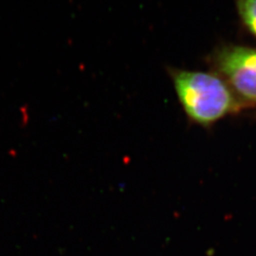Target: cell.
I'll return each mask as SVG.
<instances>
[{
	"mask_svg": "<svg viewBox=\"0 0 256 256\" xmlns=\"http://www.w3.org/2000/svg\"><path fill=\"white\" fill-rule=\"evenodd\" d=\"M178 100L190 120L208 128L243 110L234 93L214 72L168 68Z\"/></svg>",
	"mask_w": 256,
	"mask_h": 256,
	"instance_id": "obj_1",
	"label": "cell"
},
{
	"mask_svg": "<svg viewBox=\"0 0 256 256\" xmlns=\"http://www.w3.org/2000/svg\"><path fill=\"white\" fill-rule=\"evenodd\" d=\"M212 72L227 82L243 110L256 108V48L225 44L209 55Z\"/></svg>",
	"mask_w": 256,
	"mask_h": 256,
	"instance_id": "obj_2",
	"label": "cell"
},
{
	"mask_svg": "<svg viewBox=\"0 0 256 256\" xmlns=\"http://www.w3.org/2000/svg\"><path fill=\"white\" fill-rule=\"evenodd\" d=\"M234 3L243 27L256 37V0H234Z\"/></svg>",
	"mask_w": 256,
	"mask_h": 256,
	"instance_id": "obj_3",
	"label": "cell"
}]
</instances>
